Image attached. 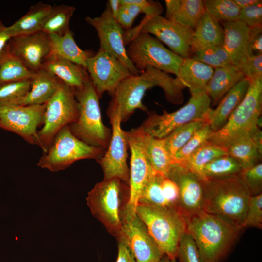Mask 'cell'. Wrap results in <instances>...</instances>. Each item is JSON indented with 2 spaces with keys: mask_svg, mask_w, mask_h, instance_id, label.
I'll return each mask as SVG.
<instances>
[{
  "mask_svg": "<svg viewBox=\"0 0 262 262\" xmlns=\"http://www.w3.org/2000/svg\"><path fill=\"white\" fill-rule=\"evenodd\" d=\"M49 36L51 54L55 55L85 67L87 59L95 54L90 50H84L80 48L76 44L72 33L70 30L62 36L53 34H50Z\"/></svg>",
  "mask_w": 262,
  "mask_h": 262,
  "instance_id": "4dcf8cb0",
  "label": "cell"
},
{
  "mask_svg": "<svg viewBox=\"0 0 262 262\" xmlns=\"http://www.w3.org/2000/svg\"><path fill=\"white\" fill-rule=\"evenodd\" d=\"M223 40L224 31L220 23L205 12L193 30L191 41V55L204 48L222 46Z\"/></svg>",
  "mask_w": 262,
  "mask_h": 262,
  "instance_id": "83f0119b",
  "label": "cell"
},
{
  "mask_svg": "<svg viewBox=\"0 0 262 262\" xmlns=\"http://www.w3.org/2000/svg\"><path fill=\"white\" fill-rule=\"evenodd\" d=\"M116 239L118 243V255L116 262H136L134 255L123 234H122Z\"/></svg>",
  "mask_w": 262,
  "mask_h": 262,
  "instance_id": "816d5d0a",
  "label": "cell"
},
{
  "mask_svg": "<svg viewBox=\"0 0 262 262\" xmlns=\"http://www.w3.org/2000/svg\"><path fill=\"white\" fill-rule=\"evenodd\" d=\"M224 31L222 47L234 66L241 68L248 58L249 28L240 21L222 23Z\"/></svg>",
  "mask_w": 262,
  "mask_h": 262,
  "instance_id": "44dd1931",
  "label": "cell"
},
{
  "mask_svg": "<svg viewBox=\"0 0 262 262\" xmlns=\"http://www.w3.org/2000/svg\"><path fill=\"white\" fill-rule=\"evenodd\" d=\"M262 133L260 128L232 141L226 147L227 155L234 158L242 169L259 163L262 155Z\"/></svg>",
  "mask_w": 262,
  "mask_h": 262,
  "instance_id": "7402d4cb",
  "label": "cell"
},
{
  "mask_svg": "<svg viewBox=\"0 0 262 262\" xmlns=\"http://www.w3.org/2000/svg\"><path fill=\"white\" fill-rule=\"evenodd\" d=\"M262 54V25L249 28L248 57Z\"/></svg>",
  "mask_w": 262,
  "mask_h": 262,
  "instance_id": "681fc988",
  "label": "cell"
},
{
  "mask_svg": "<svg viewBox=\"0 0 262 262\" xmlns=\"http://www.w3.org/2000/svg\"><path fill=\"white\" fill-rule=\"evenodd\" d=\"M225 155H227L225 148L208 141L186 159L177 163L190 169L204 181L203 169L205 165L213 159Z\"/></svg>",
  "mask_w": 262,
  "mask_h": 262,
  "instance_id": "d6a6232c",
  "label": "cell"
},
{
  "mask_svg": "<svg viewBox=\"0 0 262 262\" xmlns=\"http://www.w3.org/2000/svg\"><path fill=\"white\" fill-rule=\"evenodd\" d=\"M206 12L219 23L238 20L240 9L233 0H204Z\"/></svg>",
  "mask_w": 262,
  "mask_h": 262,
  "instance_id": "74e56055",
  "label": "cell"
},
{
  "mask_svg": "<svg viewBox=\"0 0 262 262\" xmlns=\"http://www.w3.org/2000/svg\"><path fill=\"white\" fill-rule=\"evenodd\" d=\"M165 17L194 29L206 12L202 0H165Z\"/></svg>",
  "mask_w": 262,
  "mask_h": 262,
  "instance_id": "4316f807",
  "label": "cell"
},
{
  "mask_svg": "<svg viewBox=\"0 0 262 262\" xmlns=\"http://www.w3.org/2000/svg\"><path fill=\"white\" fill-rule=\"evenodd\" d=\"M155 86L163 90L169 102L174 104L183 102L184 87L179 81L167 73L147 66L140 74L131 75L119 84L111 96L107 114L118 115L122 122L127 121L137 109L148 113L142 100L147 91Z\"/></svg>",
  "mask_w": 262,
  "mask_h": 262,
  "instance_id": "6da1fadb",
  "label": "cell"
},
{
  "mask_svg": "<svg viewBox=\"0 0 262 262\" xmlns=\"http://www.w3.org/2000/svg\"><path fill=\"white\" fill-rule=\"evenodd\" d=\"M249 84V80L244 77L227 92L215 109H211L208 124L214 132L222 128L227 122L245 97Z\"/></svg>",
  "mask_w": 262,
  "mask_h": 262,
  "instance_id": "d4e9b609",
  "label": "cell"
},
{
  "mask_svg": "<svg viewBox=\"0 0 262 262\" xmlns=\"http://www.w3.org/2000/svg\"><path fill=\"white\" fill-rule=\"evenodd\" d=\"M159 262H176V259L170 258L166 255H164Z\"/></svg>",
  "mask_w": 262,
  "mask_h": 262,
  "instance_id": "6f0895ef",
  "label": "cell"
},
{
  "mask_svg": "<svg viewBox=\"0 0 262 262\" xmlns=\"http://www.w3.org/2000/svg\"><path fill=\"white\" fill-rule=\"evenodd\" d=\"M86 22L97 31L100 49L107 51L121 61L134 75L141 73L129 58L124 42V31L115 20L107 4L105 10L99 16L85 18Z\"/></svg>",
  "mask_w": 262,
  "mask_h": 262,
  "instance_id": "e0dca14e",
  "label": "cell"
},
{
  "mask_svg": "<svg viewBox=\"0 0 262 262\" xmlns=\"http://www.w3.org/2000/svg\"><path fill=\"white\" fill-rule=\"evenodd\" d=\"M136 213L161 252L176 259L180 242L187 232L185 219L180 212L171 207L138 203Z\"/></svg>",
  "mask_w": 262,
  "mask_h": 262,
  "instance_id": "277c9868",
  "label": "cell"
},
{
  "mask_svg": "<svg viewBox=\"0 0 262 262\" xmlns=\"http://www.w3.org/2000/svg\"><path fill=\"white\" fill-rule=\"evenodd\" d=\"M161 186L164 196L169 204L180 212L179 206L180 193L177 184L164 176L162 180Z\"/></svg>",
  "mask_w": 262,
  "mask_h": 262,
  "instance_id": "c3c4849f",
  "label": "cell"
},
{
  "mask_svg": "<svg viewBox=\"0 0 262 262\" xmlns=\"http://www.w3.org/2000/svg\"><path fill=\"white\" fill-rule=\"evenodd\" d=\"M42 68L74 90L82 88L90 80L84 66L51 54L44 63Z\"/></svg>",
  "mask_w": 262,
  "mask_h": 262,
  "instance_id": "603a6c76",
  "label": "cell"
},
{
  "mask_svg": "<svg viewBox=\"0 0 262 262\" xmlns=\"http://www.w3.org/2000/svg\"><path fill=\"white\" fill-rule=\"evenodd\" d=\"M6 27L0 21V62L8 53V44L11 38L7 33Z\"/></svg>",
  "mask_w": 262,
  "mask_h": 262,
  "instance_id": "f5cc1de1",
  "label": "cell"
},
{
  "mask_svg": "<svg viewBox=\"0 0 262 262\" xmlns=\"http://www.w3.org/2000/svg\"><path fill=\"white\" fill-rule=\"evenodd\" d=\"M241 70L249 80L262 78V54L248 56Z\"/></svg>",
  "mask_w": 262,
  "mask_h": 262,
  "instance_id": "7dc6e473",
  "label": "cell"
},
{
  "mask_svg": "<svg viewBox=\"0 0 262 262\" xmlns=\"http://www.w3.org/2000/svg\"><path fill=\"white\" fill-rule=\"evenodd\" d=\"M242 168L233 157L225 155L217 157L203 169L204 181L207 179L230 176L240 174Z\"/></svg>",
  "mask_w": 262,
  "mask_h": 262,
  "instance_id": "e575fe53",
  "label": "cell"
},
{
  "mask_svg": "<svg viewBox=\"0 0 262 262\" xmlns=\"http://www.w3.org/2000/svg\"><path fill=\"white\" fill-rule=\"evenodd\" d=\"M167 177L178 186L179 209L185 218L203 211L204 181L183 165L175 163Z\"/></svg>",
  "mask_w": 262,
  "mask_h": 262,
  "instance_id": "d6986e66",
  "label": "cell"
},
{
  "mask_svg": "<svg viewBox=\"0 0 262 262\" xmlns=\"http://www.w3.org/2000/svg\"><path fill=\"white\" fill-rule=\"evenodd\" d=\"M131 157L129 169V195L123 213H136L142 189L149 178L155 172L148 160L145 148L146 132L141 126L125 131Z\"/></svg>",
  "mask_w": 262,
  "mask_h": 262,
  "instance_id": "4fadbf2b",
  "label": "cell"
},
{
  "mask_svg": "<svg viewBox=\"0 0 262 262\" xmlns=\"http://www.w3.org/2000/svg\"><path fill=\"white\" fill-rule=\"evenodd\" d=\"M107 4L114 18L117 21L120 7V0H109Z\"/></svg>",
  "mask_w": 262,
  "mask_h": 262,
  "instance_id": "11a10c76",
  "label": "cell"
},
{
  "mask_svg": "<svg viewBox=\"0 0 262 262\" xmlns=\"http://www.w3.org/2000/svg\"><path fill=\"white\" fill-rule=\"evenodd\" d=\"M8 52L17 58L30 71L41 69L51 53L49 36L43 31L12 37Z\"/></svg>",
  "mask_w": 262,
  "mask_h": 262,
  "instance_id": "ac0fdd59",
  "label": "cell"
},
{
  "mask_svg": "<svg viewBox=\"0 0 262 262\" xmlns=\"http://www.w3.org/2000/svg\"><path fill=\"white\" fill-rule=\"evenodd\" d=\"M127 55L140 72L147 66L177 76L183 58L166 48L150 34L140 33L129 44Z\"/></svg>",
  "mask_w": 262,
  "mask_h": 262,
  "instance_id": "7c38bea8",
  "label": "cell"
},
{
  "mask_svg": "<svg viewBox=\"0 0 262 262\" xmlns=\"http://www.w3.org/2000/svg\"><path fill=\"white\" fill-rule=\"evenodd\" d=\"M129 195L128 184L118 178L103 179L86 198L92 215L116 239L122 234V213Z\"/></svg>",
  "mask_w": 262,
  "mask_h": 262,
  "instance_id": "5b68a950",
  "label": "cell"
},
{
  "mask_svg": "<svg viewBox=\"0 0 262 262\" xmlns=\"http://www.w3.org/2000/svg\"><path fill=\"white\" fill-rule=\"evenodd\" d=\"M251 194L239 174L204 181L203 211L241 227Z\"/></svg>",
  "mask_w": 262,
  "mask_h": 262,
  "instance_id": "7a4b0ae2",
  "label": "cell"
},
{
  "mask_svg": "<svg viewBox=\"0 0 262 262\" xmlns=\"http://www.w3.org/2000/svg\"><path fill=\"white\" fill-rule=\"evenodd\" d=\"M177 257L180 262H203L195 241L187 232L180 242Z\"/></svg>",
  "mask_w": 262,
  "mask_h": 262,
  "instance_id": "f6af8a7d",
  "label": "cell"
},
{
  "mask_svg": "<svg viewBox=\"0 0 262 262\" xmlns=\"http://www.w3.org/2000/svg\"><path fill=\"white\" fill-rule=\"evenodd\" d=\"M214 132L207 123L204 125L175 154V163L180 162L188 158L198 147L209 141Z\"/></svg>",
  "mask_w": 262,
  "mask_h": 262,
  "instance_id": "b9f144b4",
  "label": "cell"
},
{
  "mask_svg": "<svg viewBox=\"0 0 262 262\" xmlns=\"http://www.w3.org/2000/svg\"><path fill=\"white\" fill-rule=\"evenodd\" d=\"M31 79L0 83V106L16 105L27 94Z\"/></svg>",
  "mask_w": 262,
  "mask_h": 262,
  "instance_id": "ab89813d",
  "label": "cell"
},
{
  "mask_svg": "<svg viewBox=\"0 0 262 262\" xmlns=\"http://www.w3.org/2000/svg\"><path fill=\"white\" fill-rule=\"evenodd\" d=\"M85 68L99 98L105 92L111 96L124 79L132 75L118 59L100 48L87 59Z\"/></svg>",
  "mask_w": 262,
  "mask_h": 262,
  "instance_id": "5bb4252c",
  "label": "cell"
},
{
  "mask_svg": "<svg viewBox=\"0 0 262 262\" xmlns=\"http://www.w3.org/2000/svg\"><path fill=\"white\" fill-rule=\"evenodd\" d=\"M244 77L241 69L234 65L215 69L207 83L205 93L215 105Z\"/></svg>",
  "mask_w": 262,
  "mask_h": 262,
  "instance_id": "f1b7e54d",
  "label": "cell"
},
{
  "mask_svg": "<svg viewBox=\"0 0 262 262\" xmlns=\"http://www.w3.org/2000/svg\"><path fill=\"white\" fill-rule=\"evenodd\" d=\"M190 57L206 64L213 69L233 65L229 55L222 46H212L196 50Z\"/></svg>",
  "mask_w": 262,
  "mask_h": 262,
  "instance_id": "60d3db41",
  "label": "cell"
},
{
  "mask_svg": "<svg viewBox=\"0 0 262 262\" xmlns=\"http://www.w3.org/2000/svg\"><path fill=\"white\" fill-rule=\"evenodd\" d=\"M34 73L9 53L0 62V83L30 79Z\"/></svg>",
  "mask_w": 262,
  "mask_h": 262,
  "instance_id": "8d00e7d4",
  "label": "cell"
},
{
  "mask_svg": "<svg viewBox=\"0 0 262 262\" xmlns=\"http://www.w3.org/2000/svg\"><path fill=\"white\" fill-rule=\"evenodd\" d=\"M45 108L46 104L0 106V128L36 145L37 129L43 125Z\"/></svg>",
  "mask_w": 262,
  "mask_h": 262,
  "instance_id": "9a60e30c",
  "label": "cell"
},
{
  "mask_svg": "<svg viewBox=\"0 0 262 262\" xmlns=\"http://www.w3.org/2000/svg\"><path fill=\"white\" fill-rule=\"evenodd\" d=\"M51 8L52 5L42 2L31 6L24 16L7 26V33L12 38L41 31Z\"/></svg>",
  "mask_w": 262,
  "mask_h": 262,
  "instance_id": "f546056e",
  "label": "cell"
},
{
  "mask_svg": "<svg viewBox=\"0 0 262 262\" xmlns=\"http://www.w3.org/2000/svg\"><path fill=\"white\" fill-rule=\"evenodd\" d=\"M76 8L73 6L59 5L52 6L41 29L50 35H64L69 30V22Z\"/></svg>",
  "mask_w": 262,
  "mask_h": 262,
  "instance_id": "836d02e7",
  "label": "cell"
},
{
  "mask_svg": "<svg viewBox=\"0 0 262 262\" xmlns=\"http://www.w3.org/2000/svg\"><path fill=\"white\" fill-rule=\"evenodd\" d=\"M243 228H262V193L250 197L246 214L242 225Z\"/></svg>",
  "mask_w": 262,
  "mask_h": 262,
  "instance_id": "7bdbcfd3",
  "label": "cell"
},
{
  "mask_svg": "<svg viewBox=\"0 0 262 262\" xmlns=\"http://www.w3.org/2000/svg\"><path fill=\"white\" fill-rule=\"evenodd\" d=\"M249 81V86L243 99L223 127L214 132L209 141L226 149L235 139L260 127L262 78Z\"/></svg>",
  "mask_w": 262,
  "mask_h": 262,
  "instance_id": "52a82bcc",
  "label": "cell"
},
{
  "mask_svg": "<svg viewBox=\"0 0 262 262\" xmlns=\"http://www.w3.org/2000/svg\"><path fill=\"white\" fill-rule=\"evenodd\" d=\"M238 21L249 28L262 25V0L255 4L241 9Z\"/></svg>",
  "mask_w": 262,
  "mask_h": 262,
  "instance_id": "bcb514c9",
  "label": "cell"
},
{
  "mask_svg": "<svg viewBox=\"0 0 262 262\" xmlns=\"http://www.w3.org/2000/svg\"><path fill=\"white\" fill-rule=\"evenodd\" d=\"M62 81L42 68L35 72L31 78L30 89L26 96L16 105L46 104L55 94Z\"/></svg>",
  "mask_w": 262,
  "mask_h": 262,
  "instance_id": "484cf974",
  "label": "cell"
},
{
  "mask_svg": "<svg viewBox=\"0 0 262 262\" xmlns=\"http://www.w3.org/2000/svg\"><path fill=\"white\" fill-rule=\"evenodd\" d=\"M213 72L211 66L189 57L183 58L176 78L184 88L189 89L191 95H198L205 93Z\"/></svg>",
  "mask_w": 262,
  "mask_h": 262,
  "instance_id": "cb8c5ba5",
  "label": "cell"
},
{
  "mask_svg": "<svg viewBox=\"0 0 262 262\" xmlns=\"http://www.w3.org/2000/svg\"><path fill=\"white\" fill-rule=\"evenodd\" d=\"M164 176L155 172L149 178L142 189L138 203L173 207L166 199L163 192L161 182Z\"/></svg>",
  "mask_w": 262,
  "mask_h": 262,
  "instance_id": "f35d334b",
  "label": "cell"
},
{
  "mask_svg": "<svg viewBox=\"0 0 262 262\" xmlns=\"http://www.w3.org/2000/svg\"><path fill=\"white\" fill-rule=\"evenodd\" d=\"M79 108L75 90L62 82L58 89L46 103L44 122L38 131L36 144L43 153L47 152L57 133L75 122Z\"/></svg>",
  "mask_w": 262,
  "mask_h": 262,
  "instance_id": "ba28073f",
  "label": "cell"
},
{
  "mask_svg": "<svg viewBox=\"0 0 262 262\" xmlns=\"http://www.w3.org/2000/svg\"><path fill=\"white\" fill-rule=\"evenodd\" d=\"M79 108L77 120L68 126L72 133L84 143L106 150L111 130L103 123L99 97L90 80L82 88L75 90Z\"/></svg>",
  "mask_w": 262,
  "mask_h": 262,
  "instance_id": "8992f818",
  "label": "cell"
},
{
  "mask_svg": "<svg viewBox=\"0 0 262 262\" xmlns=\"http://www.w3.org/2000/svg\"><path fill=\"white\" fill-rule=\"evenodd\" d=\"M184 219L203 262H219L243 229L203 211Z\"/></svg>",
  "mask_w": 262,
  "mask_h": 262,
  "instance_id": "3957f363",
  "label": "cell"
},
{
  "mask_svg": "<svg viewBox=\"0 0 262 262\" xmlns=\"http://www.w3.org/2000/svg\"><path fill=\"white\" fill-rule=\"evenodd\" d=\"M105 151L79 139L66 126L56 135L49 148L40 157L37 165L51 172H58L80 160L94 159L97 161Z\"/></svg>",
  "mask_w": 262,
  "mask_h": 262,
  "instance_id": "30bf717a",
  "label": "cell"
},
{
  "mask_svg": "<svg viewBox=\"0 0 262 262\" xmlns=\"http://www.w3.org/2000/svg\"><path fill=\"white\" fill-rule=\"evenodd\" d=\"M112 126L111 139L103 156L97 162L102 169L104 179L118 178L129 185V168L127 164L129 147L125 132L121 127L118 115H107Z\"/></svg>",
  "mask_w": 262,
  "mask_h": 262,
  "instance_id": "2e32d148",
  "label": "cell"
},
{
  "mask_svg": "<svg viewBox=\"0 0 262 262\" xmlns=\"http://www.w3.org/2000/svg\"><path fill=\"white\" fill-rule=\"evenodd\" d=\"M239 176L248 188L251 196L262 193V164L261 162L249 168L242 169Z\"/></svg>",
  "mask_w": 262,
  "mask_h": 262,
  "instance_id": "ee69618b",
  "label": "cell"
},
{
  "mask_svg": "<svg viewBox=\"0 0 262 262\" xmlns=\"http://www.w3.org/2000/svg\"><path fill=\"white\" fill-rule=\"evenodd\" d=\"M241 9L255 4L261 0H233Z\"/></svg>",
  "mask_w": 262,
  "mask_h": 262,
  "instance_id": "9f6ffc18",
  "label": "cell"
},
{
  "mask_svg": "<svg viewBox=\"0 0 262 262\" xmlns=\"http://www.w3.org/2000/svg\"><path fill=\"white\" fill-rule=\"evenodd\" d=\"M211 100L206 93L191 95L188 102L179 109L161 115L148 112V117L141 125L150 136L163 138L180 126L189 122L203 120L208 122Z\"/></svg>",
  "mask_w": 262,
  "mask_h": 262,
  "instance_id": "9c48e42d",
  "label": "cell"
},
{
  "mask_svg": "<svg viewBox=\"0 0 262 262\" xmlns=\"http://www.w3.org/2000/svg\"><path fill=\"white\" fill-rule=\"evenodd\" d=\"M131 3L138 5L142 10L145 17L161 15L163 8L158 1L148 0H128Z\"/></svg>",
  "mask_w": 262,
  "mask_h": 262,
  "instance_id": "f907efd6",
  "label": "cell"
},
{
  "mask_svg": "<svg viewBox=\"0 0 262 262\" xmlns=\"http://www.w3.org/2000/svg\"><path fill=\"white\" fill-rule=\"evenodd\" d=\"M207 123L203 120L192 121L179 127L164 137L167 149L174 158L177 152L189 141L193 134Z\"/></svg>",
  "mask_w": 262,
  "mask_h": 262,
  "instance_id": "d590c367",
  "label": "cell"
},
{
  "mask_svg": "<svg viewBox=\"0 0 262 262\" xmlns=\"http://www.w3.org/2000/svg\"><path fill=\"white\" fill-rule=\"evenodd\" d=\"M122 234L136 262H159L164 255L136 213L127 214L123 213Z\"/></svg>",
  "mask_w": 262,
  "mask_h": 262,
  "instance_id": "ffe728a7",
  "label": "cell"
},
{
  "mask_svg": "<svg viewBox=\"0 0 262 262\" xmlns=\"http://www.w3.org/2000/svg\"><path fill=\"white\" fill-rule=\"evenodd\" d=\"M145 148L148 160L153 170L167 176L176 163L166 148L165 138H154L146 132Z\"/></svg>",
  "mask_w": 262,
  "mask_h": 262,
  "instance_id": "1f68e13d",
  "label": "cell"
},
{
  "mask_svg": "<svg viewBox=\"0 0 262 262\" xmlns=\"http://www.w3.org/2000/svg\"><path fill=\"white\" fill-rule=\"evenodd\" d=\"M193 30L161 15L144 17L135 27L124 31L123 39L126 46L140 33L151 34L166 45L172 51L185 59L191 55V41Z\"/></svg>",
  "mask_w": 262,
  "mask_h": 262,
  "instance_id": "8fae6325",
  "label": "cell"
},
{
  "mask_svg": "<svg viewBox=\"0 0 262 262\" xmlns=\"http://www.w3.org/2000/svg\"><path fill=\"white\" fill-rule=\"evenodd\" d=\"M117 21L122 28L127 30L131 28L134 20L125 11L120 7Z\"/></svg>",
  "mask_w": 262,
  "mask_h": 262,
  "instance_id": "db71d44e",
  "label": "cell"
}]
</instances>
